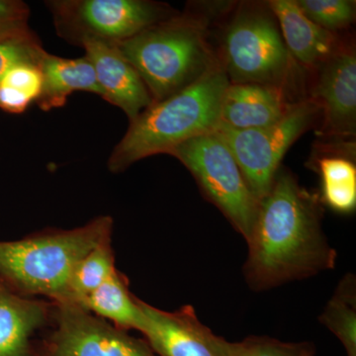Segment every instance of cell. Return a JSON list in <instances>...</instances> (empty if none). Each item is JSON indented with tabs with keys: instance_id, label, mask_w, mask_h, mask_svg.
I'll list each match as a JSON object with an SVG mask.
<instances>
[{
	"instance_id": "8fae6325",
	"label": "cell",
	"mask_w": 356,
	"mask_h": 356,
	"mask_svg": "<svg viewBox=\"0 0 356 356\" xmlns=\"http://www.w3.org/2000/svg\"><path fill=\"white\" fill-rule=\"evenodd\" d=\"M313 97L324 117L322 133L332 137H355L356 126V57L353 49L337 48L320 65Z\"/></svg>"
},
{
	"instance_id": "30bf717a",
	"label": "cell",
	"mask_w": 356,
	"mask_h": 356,
	"mask_svg": "<svg viewBox=\"0 0 356 356\" xmlns=\"http://www.w3.org/2000/svg\"><path fill=\"white\" fill-rule=\"evenodd\" d=\"M138 302L144 315L140 332L156 356H233L234 343L204 325L193 307L168 312Z\"/></svg>"
},
{
	"instance_id": "277c9868",
	"label": "cell",
	"mask_w": 356,
	"mask_h": 356,
	"mask_svg": "<svg viewBox=\"0 0 356 356\" xmlns=\"http://www.w3.org/2000/svg\"><path fill=\"white\" fill-rule=\"evenodd\" d=\"M146 84L154 102L191 86L219 63L208 40V20L186 13L149 26L116 44Z\"/></svg>"
},
{
	"instance_id": "603a6c76",
	"label": "cell",
	"mask_w": 356,
	"mask_h": 356,
	"mask_svg": "<svg viewBox=\"0 0 356 356\" xmlns=\"http://www.w3.org/2000/svg\"><path fill=\"white\" fill-rule=\"evenodd\" d=\"M302 13L325 31L336 34L353 24L355 1L351 0H295Z\"/></svg>"
},
{
	"instance_id": "484cf974",
	"label": "cell",
	"mask_w": 356,
	"mask_h": 356,
	"mask_svg": "<svg viewBox=\"0 0 356 356\" xmlns=\"http://www.w3.org/2000/svg\"><path fill=\"white\" fill-rule=\"evenodd\" d=\"M303 356H316L315 355V348H314L313 344H310L309 348H307L305 353H304Z\"/></svg>"
},
{
	"instance_id": "4316f807",
	"label": "cell",
	"mask_w": 356,
	"mask_h": 356,
	"mask_svg": "<svg viewBox=\"0 0 356 356\" xmlns=\"http://www.w3.org/2000/svg\"><path fill=\"white\" fill-rule=\"evenodd\" d=\"M37 356V355H36Z\"/></svg>"
},
{
	"instance_id": "4fadbf2b",
	"label": "cell",
	"mask_w": 356,
	"mask_h": 356,
	"mask_svg": "<svg viewBox=\"0 0 356 356\" xmlns=\"http://www.w3.org/2000/svg\"><path fill=\"white\" fill-rule=\"evenodd\" d=\"M284 89L261 83H229L222 96L220 124L235 130L273 125L287 113Z\"/></svg>"
},
{
	"instance_id": "44dd1931",
	"label": "cell",
	"mask_w": 356,
	"mask_h": 356,
	"mask_svg": "<svg viewBox=\"0 0 356 356\" xmlns=\"http://www.w3.org/2000/svg\"><path fill=\"white\" fill-rule=\"evenodd\" d=\"M42 86L43 76L39 64L14 65L0 81V109L9 113H22L38 99Z\"/></svg>"
},
{
	"instance_id": "cb8c5ba5",
	"label": "cell",
	"mask_w": 356,
	"mask_h": 356,
	"mask_svg": "<svg viewBox=\"0 0 356 356\" xmlns=\"http://www.w3.org/2000/svg\"><path fill=\"white\" fill-rule=\"evenodd\" d=\"M310 344L284 343L268 337H250L234 343L233 356H303Z\"/></svg>"
},
{
	"instance_id": "2e32d148",
	"label": "cell",
	"mask_w": 356,
	"mask_h": 356,
	"mask_svg": "<svg viewBox=\"0 0 356 356\" xmlns=\"http://www.w3.org/2000/svg\"><path fill=\"white\" fill-rule=\"evenodd\" d=\"M43 86L38 99L43 111L65 106L67 97L76 91L103 95L95 69L86 57L65 58L44 53L39 64Z\"/></svg>"
},
{
	"instance_id": "ac0fdd59",
	"label": "cell",
	"mask_w": 356,
	"mask_h": 356,
	"mask_svg": "<svg viewBox=\"0 0 356 356\" xmlns=\"http://www.w3.org/2000/svg\"><path fill=\"white\" fill-rule=\"evenodd\" d=\"M321 177V202L339 214H351L356 208V166L343 156L318 159Z\"/></svg>"
},
{
	"instance_id": "9c48e42d",
	"label": "cell",
	"mask_w": 356,
	"mask_h": 356,
	"mask_svg": "<svg viewBox=\"0 0 356 356\" xmlns=\"http://www.w3.org/2000/svg\"><path fill=\"white\" fill-rule=\"evenodd\" d=\"M55 329L37 356H156L144 339L72 304H55Z\"/></svg>"
},
{
	"instance_id": "52a82bcc",
	"label": "cell",
	"mask_w": 356,
	"mask_h": 356,
	"mask_svg": "<svg viewBox=\"0 0 356 356\" xmlns=\"http://www.w3.org/2000/svg\"><path fill=\"white\" fill-rule=\"evenodd\" d=\"M320 113L318 103L309 98L293 103L283 118L267 127L235 130L219 123L214 133L229 147L248 188L261 201L270 191L283 156Z\"/></svg>"
},
{
	"instance_id": "ba28073f",
	"label": "cell",
	"mask_w": 356,
	"mask_h": 356,
	"mask_svg": "<svg viewBox=\"0 0 356 356\" xmlns=\"http://www.w3.org/2000/svg\"><path fill=\"white\" fill-rule=\"evenodd\" d=\"M46 6L58 37L79 46L122 43L175 15L168 6L147 0H51Z\"/></svg>"
},
{
	"instance_id": "3957f363",
	"label": "cell",
	"mask_w": 356,
	"mask_h": 356,
	"mask_svg": "<svg viewBox=\"0 0 356 356\" xmlns=\"http://www.w3.org/2000/svg\"><path fill=\"white\" fill-rule=\"evenodd\" d=\"M113 219L95 218L72 229H48L22 240L0 242V278L24 296L64 303L74 267L104 238Z\"/></svg>"
},
{
	"instance_id": "7402d4cb",
	"label": "cell",
	"mask_w": 356,
	"mask_h": 356,
	"mask_svg": "<svg viewBox=\"0 0 356 356\" xmlns=\"http://www.w3.org/2000/svg\"><path fill=\"white\" fill-rule=\"evenodd\" d=\"M46 51L29 26L0 34V81L14 65L40 64Z\"/></svg>"
},
{
	"instance_id": "d6986e66",
	"label": "cell",
	"mask_w": 356,
	"mask_h": 356,
	"mask_svg": "<svg viewBox=\"0 0 356 356\" xmlns=\"http://www.w3.org/2000/svg\"><path fill=\"white\" fill-rule=\"evenodd\" d=\"M112 236L104 238L74 267L64 303L79 305L88 295L102 286L115 273Z\"/></svg>"
},
{
	"instance_id": "9a60e30c",
	"label": "cell",
	"mask_w": 356,
	"mask_h": 356,
	"mask_svg": "<svg viewBox=\"0 0 356 356\" xmlns=\"http://www.w3.org/2000/svg\"><path fill=\"white\" fill-rule=\"evenodd\" d=\"M266 4L295 62L308 67H320L339 48L336 34L309 20L295 0H271Z\"/></svg>"
},
{
	"instance_id": "d4e9b609",
	"label": "cell",
	"mask_w": 356,
	"mask_h": 356,
	"mask_svg": "<svg viewBox=\"0 0 356 356\" xmlns=\"http://www.w3.org/2000/svg\"><path fill=\"white\" fill-rule=\"evenodd\" d=\"M30 9L19 0H0V34L28 26Z\"/></svg>"
},
{
	"instance_id": "7a4b0ae2",
	"label": "cell",
	"mask_w": 356,
	"mask_h": 356,
	"mask_svg": "<svg viewBox=\"0 0 356 356\" xmlns=\"http://www.w3.org/2000/svg\"><path fill=\"white\" fill-rule=\"evenodd\" d=\"M229 84L219 60L191 86L154 102L130 122L110 156V172H124L140 159L168 154L185 140L214 132Z\"/></svg>"
},
{
	"instance_id": "5bb4252c",
	"label": "cell",
	"mask_w": 356,
	"mask_h": 356,
	"mask_svg": "<svg viewBox=\"0 0 356 356\" xmlns=\"http://www.w3.org/2000/svg\"><path fill=\"white\" fill-rule=\"evenodd\" d=\"M51 306L14 291L0 278V356H36L31 339L48 322Z\"/></svg>"
},
{
	"instance_id": "8992f818",
	"label": "cell",
	"mask_w": 356,
	"mask_h": 356,
	"mask_svg": "<svg viewBox=\"0 0 356 356\" xmlns=\"http://www.w3.org/2000/svg\"><path fill=\"white\" fill-rule=\"evenodd\" d=\"M168 154L191 172L204 195L247 240L259 201L248 188L235 158L221 138L214 132L198 136L173 147Z\"/></svg>"
},
{
	"instance_id": "5b68a950",
	"label": "cell",
	"mask_w": 356,
	"mask_h": 356,
	"mask_svg": "<svg viewBox=\"0 0 356 356\" xmlns=\"http://www.w3.org/2000/svg\"><path fill=\"white\" fill-rule=\"evenodd\" d=\"M221 58L229 83L269 84L283 89L295 65L268 6L241 7L236 11L225 31Z\"/></svg>"
},
{
	"instance_id": "e0dca14e",
	"label": "cell",
	"mask_w": 356,
	"mask_h": 356,
	"mask_svg": "<svg viewBox=\"0 0 356 356\" xmlns=\"http://www.w3.org/2000/svg\"><path fill=\"white\" fill-rule=\"evenodd\" d=\"M138 299L129 290L127 278L116 270L77 306L106 322L109 321L110 324L122 331L140 332L144 315Z\"/></svg>"
},
{
	"instance_id": "6da1fadb",
	"label": "cell",
	"mask_w": 356,
	"mask_h": 356,
	"mask_svg": "<svg viewBox=\"0 0 356 356\" xmlns=\"http://www.w3.org/2000/svg\"><path fill=\"white\" fill-rule=\"evenodd\" d=\"M322 202L287 170L259 201L248 235L243 275L254 291L306 280L336 266L337 254L322 228Z\"/></svg>"
},
{
	"instance_id": "ffe728a7",
	"label": "cell",
	"mask_w": 356,
	"mask_h": 356,
	"mask_svg": "<svg viewBox=\"0 0 356 356\" xmlns=\"http://www.w3.org/2000/svg\"><path fill=\"white\" fill-rule=\"evenodd\" d=\"M320 323L341 341L348 356H356V281L346 274L320 316Z\"/></svg>"
},
{
	"instance_id": "7c38bea8",
	"label": "cell",
	"mask_w": 356,
	"mask_h": 356,
	"mask_svg": "<svg viewBox=\"0 0 356 356\" xmlns=\"http://www.w3.org/2000/svg\"><path fill=\"white\" fill-rule=\"evenodd\" d=\"M81 47L95 69L103 99L123 110L129 121L135 120L153 104L142 77L116 44L88 41Z\"/></svg>"
}]
</instances>
